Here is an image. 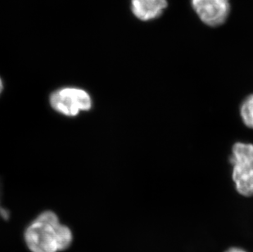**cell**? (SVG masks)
<instances>
[{"mask_svg":"<svg viewBox=\"0 0 253 252\" xmlns=\"http://www.w3.org/2000/svg\"><path fill=\"white\" fill-rule=\"evenodd\" d=\"M168 6L167 0H131L133 14L143 22L161 17Z\"/></svg>","mask_w":253,"mask_h":252,"instance_id":"5","label":"cell"},{"mask_svg":"<svg viewBox=\"0 0 253 252\" xmlns=\"http://www.w3.org/2000/svg\"><path fill=\"white\" fill-rule=\"evenodd\" d=\"M236 189L244 197L253 196V144L237 143L230 158Z\"/></svg>","mask_w":253,"mask_h":252,"instance_id":"2","label":"cell"},{"mask_svg":"<svg viewBox=\"0 0 253 252\" xmlns=\"http://www.w3.org/2000/svg\"><path fill=\"white\" fill-rule=\"evenodd\" d=\"M225 252H248L246 250H244L241 248H230L228 250L225 251Z\"/></svg>","mask_w":253,"mask_h":252,"instance_id":"7","label":"cell"},{"mask_svg":"<svg viewBox=\"0 0 253 252\" xmlns=\"http://www.w3.org/2000/svg\"><path fill=\"white\" fill-rule=\"evenodd\" d=\"M51 107L60 114L76 117L82 111L87 112L92 107V99L82 88L65 87L51 93Z\"/></svg>","mask_w":253,"mask_h":252,"instance_id":"3","label":"cell"},{"mask_svg":"<svg viewBox=\"0 0 253 252\" xmlns=\"http://www.w3.org/2000/svg\"><path fill=\"white\" fill-rule=\"evenodd\" d=\"M191 3L201 21L212 27L225 23L230 12L229 0H191Z\"/></svg>","mask_w":253,"mask_h":252,"instance_id":"4","label":"cell"},{"mask_svg":"<svg viewBox=\"0 0 253 252\" xmlns=\"http://www.w3.org/2000/svg\"><path fill=\"white\" fill-rule=\"evenodd\" d=\"M73 240L72 232L61 224L54 212L39 214L25 231V241L31 252H58L67 250Z\"/></svg>","mask_w":253,"mask_h":252,"instance_id":"1","label":"cell"},{"mask_svg":"<svg viewBox=\"0 0 253 252\" xmlns=\"http://www.w3.org/2000/svg\"><path fill=\"white\" fill-rule=\"evenodd\" d=\"M0 210H1V207H0Z\"/></svg>","mask_w":253,"mask_h":252,"instance_id":"9","label":"cell"},{"mask_svg":"<svg viewBox=\"0 0 253 252\" xmlns=\"http://www.w3.org/2000/svg\"><path fill=\"white\" fill-rule=\"evenodd\" d=\"M2 88H3V84H2V81L0 78V93H2Z\"/></svg>","mask_w":253,"mask_h":252,"instance_id":"8","label":"cell"},{"mask_svg":"<svg viewBox=\"0 0 253 252\" xmlns=\"http://www.w3.org/2000/svg\"><path fill=\"white\" fill-rule=\"evenodd\" d=\"M241 117L244 124L253 128V94L246 98L242 104Z\"/></svg>","mask_w":253,"mask_h":252,"instance_id":"6","label":"cell"}]
</instances>
